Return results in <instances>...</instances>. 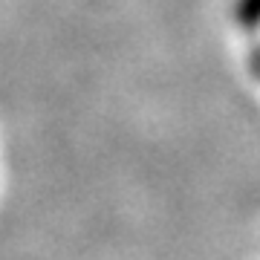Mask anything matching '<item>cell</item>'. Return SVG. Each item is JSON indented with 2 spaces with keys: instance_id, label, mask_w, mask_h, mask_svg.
I'll list each match as a JSON object with an SVG mask.
<instances>
[{
  "instance_id": "6da1fadb",
  "label": "cell",
  "mask_w": 260,
  "mask_h": 260,
  "mask_svg": "<svg viewBox=\"0 0 260 260\" xmlns=\"http://www.w3.org/2000/svg\"><path fill=\"white\" fill-rule=\"evenodd\" d=\"M240 20L243 23H257L260 20V0H243L240 3Z\"/></svg>"
}]
</instances>
